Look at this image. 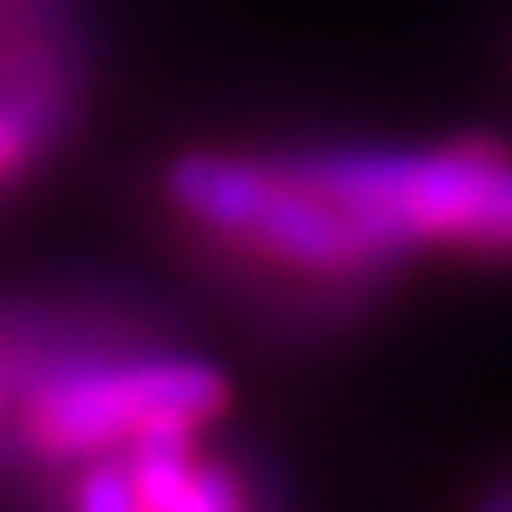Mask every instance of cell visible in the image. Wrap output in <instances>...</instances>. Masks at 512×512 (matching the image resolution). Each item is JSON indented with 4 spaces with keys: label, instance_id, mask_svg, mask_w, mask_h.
<instances>
[{
    "label": "cell",
    "instance_id": "6da1fadb",
    "mask_svg": "<svg viewBox=\"0 0 512 512\" xmlns=\"http://www.w3.org/2000/svg\"><path fill=\"white\" fill-rule=\"evenodd\" d=\"M228 399L219 370L200 361L143 366H57L24 399L19 437L34 456L76 460L133 446L157 432H195Z\"/></svg>",
    "mask_w": 512,
    "mask_h": 512
}]
</instances>
